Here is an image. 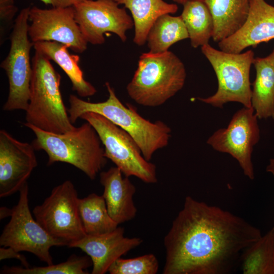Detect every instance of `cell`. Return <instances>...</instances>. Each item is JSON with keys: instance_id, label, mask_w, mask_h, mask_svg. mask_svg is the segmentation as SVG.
<instances>
[{"instance_id": "cell-4", "label": "cell", "mask_w": 274, "mask_h": 274, "mask_svg": "<svg viewBox=\"0 0 274 274\" xmlns=\"http://www.w3.org/2000/svg\"><path fill=\"white\" fill-rule=\"evenodd\" d=\"M25 123L42 130L63 133L76 127L72 123L60 89L61 76L50 60L35 51Z\"/></svg>"}, {"instance_id": "cell-2", "label": "cell", "mask_w": 274, "mask_h": 274, "mask_svg": "<svg viewBox=\"0 0 274 274\" xmlns=\"http://www.w3.org/2000/svg\"><path fill=\"white\" fill-rule=\"evenodd\" d=\"M109 93L104 101L91 102L71 94L67 110L73 124L84 113L99 114L129 134L140 147L145 158L150 161L154 153L167 146L171 136V129L164 122H154L141 116L129 104L125 106L117 96L114 89L107 82Z\"/></svg>"}, {"instance_id": "cell-9", "label": "cell", "mask_w": 274, "mask_h": 274, "mask_svg": "<svg viewBox=\"0 0 274 274\" xmlns=\"http://www.w3.org/2000/svg\"><path fill=\"white\" fill-rule=\"evenodd\" d=\"M77 190L70 180L55 186L43 203L32 210L35 219L52 237L66 246L84 237Z\"/></svg>"}, {"instance_id": "cell-18", "label": "cell", "mask_w": 274, "mask_h": 274, "mask_svg": "<svg viewBox=\"0 0 274 274\" xmlns=\"http://www.w3.org/2000/svg\"><path fill=\"white\" fill-rule=\"evenodd\" d=\"M33 47L36 51L60 67L70 79L72 89L79 96H91L96 93V88L84 77L79 64V56L71 54L67 46L56 42L42 41L34 43Z\"/></svg>"}, {"instance_id": "cell-28", "label": "cell", "mask_w": 274, "mask_h": 274, "mask_svg": "<svg viewBox=\"0 0 274 274\" xmlns=\"http://www.w3.org/2000/svg\"><path fill=\"white\" fill-rule=\"evenodd\" d=\"M18 11L14 0H0L1 40L4 38L6 28L13 27V18Z\"/></svg>"}, {"instance_id": "cell-20", "label": "cell", "mask_w": 274, "mask_h": 274, "mask_svg": "<svg viewBox=\"0 0 274 274\" xmlns=\"http://www.w3.org/2000/svg\"><path fill=\"white\" fill-rule=\"evenodd\" d=\"M130 12L134 23L133 42L138 46L146 43L148 33L155 20L166 14H175L178 10L176 4L163 0H115Z\"/></svg>"}, {"instance_id": "cell-21", "label": "cell", "mask_w": 274, "mask_h": 274, "mask_svg": "<svg viewBox=\"0 0 274 274\" xmlns=\"http://www.w3.org/2000/svg\"><path fill=\"white\" fill-rule=\"evenodd\" d=\"M256 77L251 105L258 119H274V64L267 57L255 58Z\"/></svg>"}, {"instance_id": "cell-16", "label": "cell", "mask_w": 274, "mask_h": 274, "mask_svg": "<svg viewBox=\"0 0 274 274\" xmlns=\"http://www.w3.org/2000/svg\"><path fill=\"white\" fill-rule=\"evenodd\" d=\"M274 39V6L265 0H250L249 14L235 33L218 43L223 51L239 53L247 47Z\"/></svg>"}, {"instance_id": "cell-24", "label": "cell", "mask_w": 274, "mask_h": 274, "mask_svg": "<svg viewBox=\"0 0 274 274\" xmlns=\"http://www.w3.org/2000/svg\"><path fill=\"white\" fill-rule=\"evenodd\" d=\"M189 38L181 17L166 14L159 17L151 27L146 42L149 52L161 53L168 51L176 43Z\"/></svg>"}, {"instance_id": "cell-31", "label": "cell", "mask_w": 274, "mask_h": 274, "mask_svg": "<svg viewBox=\"0 0 274 274\" xmlns=\"http://www.w3.org/2000/svg\"><path fill=\"white\" fill-rule=\"evenodd\" d=\"M12 212V209H9L6 207H1L0 208V219L3 220L5 218L10 217Z\"/></svg>"}, {"instance_id": "cell-34", "label": "cell", "mask_w": 274, "mask_h": 274, "mask_svg": "<svg viewBox=\"0 0 274 274\" xmlns=\"http://www.w3.org/2000/svg\"><path fill=\"white\" fill-rule=\"evenodd\" d=\"M267 57L272 62V63L274 64V49H273L272 52H271V53Z\"/></svg>"}, {"instance_id": "cell-30", "label": "cell", "mask_w": 274, "mask_h": 274, "mask_svg": "<svg viewBox=\"0 0 274 274\" xmlns=\"http://www.w3.org/2000/svg\"><path fill=\"white\" fill-rule=\"evenodd\" d=\"M46 5H50L53 8H65L73 7L84 0H40Z\"/></svg>"}, {"instance_id": "cell-23", "label": "cell", "mask_w": 274, "mask_h": 274, "mask_svg": "<svg viewBox=\"0 0 274 274\" xmlns=\"http://www.w3.org/2000/svg\"><path fill=\"white\" fill-rule=\"evenodd\" d=\"M239 268L244 274H274V227L245 249Z\"/></svg>"}, {"instance_id": "cell-19", "label": "cell", "mask_w": 274, "mask_h": 274, "mask_svg": "<svg viewBox=\"0 0 274 274\" xmlns=\"http://www.w3.org/2000/svg\"><path fill=\"white\" fill-rule=\"evenodd\" d=\"M213 16L212 39L219 42L238 31L248 17L250 0H204Z\"/></svg>"}, {"instance_id": "cell-11", "label": "cell", "mask_w": 274, "mask_h": 274, "mask_svg": "<svg viewBox=\"0 0 274 274\" xmlns=\"http://www.w3.org/2000/svg\"><path fill=\"white\" fill-rule=\"evenodd\" d=\"M258 117L252 107H244L236 112L226 128L218 129L207 143L214 150L229 154L235 159L244 174L255 178L252 154L260 140Z\"/></svg>"}, {"instance_id": "cell-33", "label": "cell", "mask_w": 274, "mask_h": 274, "mask_svg": "<svg viewBox=\"0 0 274 274\" xmlns=\"http://www.w3.org/2000/svg\"><path fill=\"white\" fill-rule=\"evenodd\" d=\"M172 1H173L174 2L176 3H177V4H181V5H184L186 3H187V2L190 1V0H172Z\"/></svg>"}, {"instance_id": "cell-22", "label": "cell", "mask_w": 274, "mask_h": 274, "mask_svg": "<svg viewBox=\"0 0 274 274\" xmlns=\"http://www.w3.org/2000/svg\"><path fill=\"white\" fill-rule=\"evenodd\" d=\"M188 33L191 45L196 48L209 44L214 31V21L204 0H190L183 5L180 15Z\"/></svg>"}, {"instance_id": "cell-26", "label": "cell", "mask_w": 274, "mask_h": 274, "mask_svg": "<svg viewBox=\"0 0 274 274\" xmlns=\"http://www.w3.org/2000/svg\"><path fill=\"white\" fill-rule=\"evenodd\" d=\"M92 265L88 256L74 254L65 261L51 264L45 266L25 267L20 266H3L1 274H87V269Z\"/></svg>"}, {"instance_id": "cell-6", "label": "cell", "mask_w": 274, "mask_h": 274, "mask_svg": "<svg viewBox=\"0 0 274 274\" xmlns=\"http://www.w3.org/2000/svg\"><path fill=\"white\" fill-rule=\"evenodd\" d=\"M201 50L216 75L218 88L213 95L198 99L220 108L229 102L252 107L250 71L255 58L254 52L250 50L244 53H228L209 44L201 46Z\"/></svg>"}, {"instance_id": "cell-25", "label": "cell", "mask_w": 274, "mask_h": 274, "mask_svg": "<svg viewBox=\"0 0 274 274\" xmlns=\"http://www.w3.org/2000/svg\"><path fill=\"white\" fill-rule=\"evenodd\" d=\"M79 211L86 234L105 233L118 227L119 224L110 216L102 195L93 193L79 198Z\"/></svg>"}, {"instance_id": "cell-3", "label": "cell", "mask_w": 274, "mask_h": 274, "mask_svg": "<svg viewBox=\"0 0 274 274\" xmlns=\"http://www.w3.org/2000/svg\"><path fill=\"white\" fill-rule=\"evenodd\" d=\"M23 124L36 136L31 143L35 149L47 153L48 166L57 162L67 163L94 180L107 164L101 142L88 122L63 133L45 131L25 122Z\"/></svg>"}, {"instance_id": "cell-27", "label": "cell", "mask_w": 274, "mask_h": 274, "mask_svg": "<svg viewBox=\"0 0 274 274\" xmlns=\"http://www.w3.org/2000/svg\"><path fill=\"white\" fill-rule=\"evenodd\" d=\"M159 269L158 261L153 254L129 259L120 258L109 267L110 274H155Z\"/></svg>"}, {"instance_id": "cell-10", "label": "cell", "mask_w": 274, "mask_h": 274, "mask_svg": "<svg viewBox=\"0 0 274 274\" xmlns=\"http://www.w3.org/2000/svg\"><path fill=\"white\" fill-rule=\"evenodd\" d=\"M19 192L18 201L0 236V246L31 253L47 265L53 264L50 249L66 244L51 236L33 217L28 205L27 183Z\"/></svg>"}, {"instance_id": "cell-1", "label": "cell", "mask_w": 274, "mask_h": 274, "mask_svg": "<svg viewBox=\"0 0 274 274\" xmlns=\"http://www.w3.org/2000/svg\"><path fill=\"white\" fill-rule=\"evenodd\" d=\"M261 235L243 218L187 196L164 238L162 273H232L245 249Z\"/></svg>"}, {"instance_id": "cell-17", "label": "cell", "mask_w": 274, "mask_h": 274, "mask_svg": "<svg viewBox=\"0 0 274 274\" xmlns=\"http://www.w3.org/2000/svg\"><path fill=\"white\" fill-rule=\"evenodd\" d=\"M123 175L116 166L99 174L100 183L104 187L102 195L108 213L118 224L133 219L137 213L133 201L136 188L129 177Z\"/></svg>"}, {"instance_id": "cell-32", "label": "cell", "mask_w": 274, "mask_h": 274, "mask_svg": "<svg viewBox=\"0 0 274 274\" xmlns=\"http://www.w3.org/2000/svg\"><path fill=\"white\" fill-rule=\"evenodd\" d=\"M266 171L271 174L274 177V158L270 159L269 163L266 166Z\"/></svg>"}, {"instance_id": "cell-15", "label": "cell", "mask_w": 274, "mask_h": 274, "mask_svg": "<svg viewBox=\"0 0 274 274\" xmlns=\"http://www.w3.org/2000/svg\"><path fill=\"white\" fill-rule=\"evenodd\" d=\"M124 233V228L118 227L105 233L86 234L68 247L79 248L90 257L92 263V274H105L114 262L143 242L141 238L125 237Z\"/></svg>"}, {"instance_id": "cell-7", "label": "cell", "mask_w": 274, "mask_h": 274, "mask_svg": "<svg viewBox=\"0 0 274 274\" xmlns=\"http://www.w3.org/2000/svg\"><path fill=\"white\" fill-rule=\"evenodd\" d=\"M80 118L93 127L104 147L105 156L124 176H134L148 184L157 182L156 165L145 158L138 144L126 131L96 113H84Z\"/></svg>"}, {"instance_id": "cell-8", "label": "cell", "mask_w": 274, "mask_h": 274, "mask_svg": "<svg viewBox=\"0 0 274 274\" xmlns=\"http://www.w3.org/2000/svg\"><path fill=\"white\" fill-rule=\"evenodd\" d=\"M30 7L22 9L14 20L9 51L1 63L9 82L8 96L3 107L6 111H25L29 104L32 74L30 52L33 46L28 32Z\"/></svg>"}, {"instance_id": "cell-12", "label": "cell", "mask_w": 274, "mask_h": 274, "mask_svg": "<svg viewBox=\"0 0 274 274\" xmlns=\"http://www.w3.org/2000/svg\"><path fill=\"white\" fill-rule=\"evenodd\" d=\"M74 8L75 19L88 43L104 44L107 32L125 42L127 30L134 26L132 18L115 0H84Z\"/></svg>"}, {"instance_id": "cell-29", "label": "cell", "mask_w": 274, "mask_h": 274, "mask_svg": "<svg viewBox=\"0 0 274 274\" xmlns=\"http://www.w3.org/2000/svg\"><path fill=\"white\" fill-rule=\"evenodd\" d=\"M12 258L19 260L23 267H29L26 258L19 252L10 247L1 246L0 248V260Z\"/></svg>"}, {"instance_id": "cell-14", "label": "cell", "mask_w": 274, "mask_h": 274, "mask_svg": "<svg viewBox=\"0 0 274 274\" xmlns=\"http://www.w3.org/2000/svg\"><path fill=\"white\" fill-rule=\"evenodd\" d=\"M32 144L19 141L0 130V197L19 191L38 165Z\"/></svg>"}, {"instance_id": "cell-13", "label": "cell", "mask_w": 274, "mask_h": 274, "mask_svg": "<svg viewBox=\"0 0 274 274\" xmlns=\"http://www.w3.org/2000/svg\"><path fill=\"white\" fill-rule=\"evenodd\" d=\"M28 20V36L33 44L56 42L78 53L87 48L88 43L75 19L74 6L51 9L30 7Z\"/></svg>"}, {"instance_id": "cell-5", "label": "cell", "mask_w": 274, "mask_h": 274, "mask_svg": "<svg viewBox=\"0 0 274 274\" xmlns=\"http://www.w3.org/2000/svg\"><path fill=\"white\" fill-rule=\"evenodd\" d=\"M186 71L173 52L144 53L126 87L129 96L140 105L155 107L163 105L181 90Z\"/></svg>"}]
</instances>
